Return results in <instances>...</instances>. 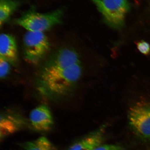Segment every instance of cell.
Here are the masks:
<instances>
[{"mask_svg":"<svg viewBox=\"0 0 150 150\" xmlns=\"http://www.w3.org/2000/svg\"><path fill=\"white\" fill-rule=\"evenodd\" d=\"M82 72L77 52L72 49H60L52 54L39 70L37 89L50 100H64L74 92Z\"/></svg>","mask_w":150,"mask_h":150,"instance_id":"1","label":"cell"},{"mask_svg":"<svg viewBox=\"0 0 150 150\" xmlns=\"http://www.w3.org/2000/svg\"><path fill=\"white\" fill-rule=\"evenodd\" d=\"M64 13V11L63 8L47 13H40L32 8L14 20L13 23L23 28L27 31L44 33L60 24Z\"/></svg>","mask_w":150,"mask_h":150,"instance_id":"2","label":"cell"},{"mask_svg":"<svg viewBox=\"0 0 150 150\" xmlns=\"http://www.w3.org/2000/svg\"><path fill=\"white\" fill-rule=\"evenodd\" d=\"M50 46L44 33L27 31L23 39L24 57L28 62L36 64L47 54Z\"/></svg>","mask_w":150,"mask_h":150,"instance_id":"3","label":"cell"},{"mask_svg":"<svg viewBox=\"0 0 150 150\" xmlns=\"http://www.w3.org/2000/svg\"><path fill=\"white\" fill-rule=\"evenodd\" d=\"M102 14L105 22L112 28L122 27L130 9L127 0H92Z\"/></svg>","mask_w":150,"mask_h":150,"instance_id":"4","label":"cell"},{"mask_svg":"<svg viewBox=\"0 0 150 150\" xmlns=\"http://www.w3.org/2000/svg\"><path fill=\"white\" fill-rule=\"evenodd\" d=\"M128 117L129 124L134 132L150 139V103H137L130 108Z\"/></svg>","mask_w":150,"mask_h":150,"instance_id":"5","label":"cell"},{"mask_svg":"<svg viewBox=\"0 0 150 150\" xmlns=\"http://www.w3.org/2000/svg\"><path fill=\"white\" fill-rule=\"evenodd\" d=\"M29 120L34 129L39 132H46L52 128L54 120L49 108L41 105L33 109L29 115Z\"/></svg>","mask_w":150,"mask_h":150,"instance_id":"6","label":"cell"},{"mask_svg":"<svg viewBox=\"0 0 150 150\" xmlns=\"http://www.w3.org/2000/svg\"><path fill=\"white\" fill-rule=\"evenodd\" d=\"M26 125L25 120L18 114L9 111L3 112L0 121L1 139L21 130Z\"/></svg>","mask_w":150,"mask_h":150,"instance_id":"7","label":"cell"},{"mask_svg":"<svg viewBox=\"0 0 150 150\" xmlns=\"http://www.w3.org/2000/svg\"><path fill=\"white\" fill-rule=\"evenodd\" d=\"M103 125L71 145L67 150H93L102 145L104 139Z\"/></svg>","mask_w":150,"mask_h":150,"instance_id":"8","label":"cell"},{"mask_svg":"<svg viewBox=\"0 0 150 150\" xmlns=\"http://www.w3.org/2000/svg\"><path fill=\"white\" fill-rule=\"evenodd\" d=\"M0 57L15 65L18 59L17 45L12 35L2 33L0 35Z\"/></svg>","mask_w":150,"mask_h":150,"instance_id":"9","label":"cell"},{"mask_svg":"<svg viewBox=\"0 0 150 150\" xmlns=\"http://www.w3.org/2000/svg\"><path fill=\"white\" fill-rule=\"evenodd\" d=\"M16 0H0V26L1 27L19 7Z\"/></svg>","mask_w":150,"mask_h":150,"instance_id":"10","label":"cell"},{"mask_svg":"<svg viewBox=\"0 0 150 150\" xmlns=\"http://www.w3.org/2000/svg\"><path fill=\"white\" fill-rule=\"evenodd\" d=\"M21 145L26 150H56L51 142L45 137L33 141L24 142Z\"/></svg>","mask_w":150,"mask_h":150,"instance_id":"11","label":"cell"},{"mask_svg":"<svg viewBox=\"0 0 150 150\" xmlns=\"http://www.w3.org/2000/svg\"><path fill=\"white\" fill-rule=\"evenodd\" d=\"M11 64L4 59L0 57V77L4 79L10 72Z\"/></svg>","mask_w":150,"mask_h":150,"instance_id":"12","label":"cell"},{"mask_svg":"<svg viewBox=\"0 0 150 150\" xmlns=\"http://www.w3.org/2000/svg\"><path fill=\"white\" fill-rule=\"evenodd\" d=\"M137 47L140 52L144 55H149L150 53V45L147 42L141 40L136 43Z\"/></svg>","mask_w":150,"mask_h":150,"instance_id":"13","label":"cell"},{"mask_svg":"<svg viewBox=\"0 0 150 150\" xmlns=\"http://www.w3.org/2000/svg\"><path fill=\"white\" fill-rule=\"evenodd\" d=\"M93 150H125L121 146L117 145H101Z\"/></svg>","mask_w":150,"mask_h":150,"instance_id":"14","label":"cell"}]
</instances>
